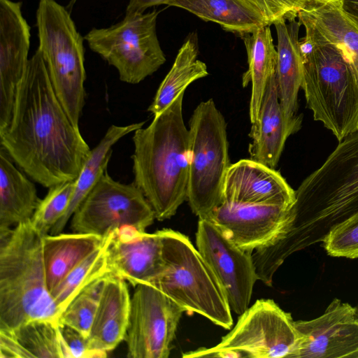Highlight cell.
Here are the masks:
<instances>
[{
  "mask_svg": "<svg viewBox=\"0 0 358 358\" xmlns=\"http://www.w3.org/2000/svg\"><path fill=\"white\" fill-rule=\"evenodd\" d=\"M2 147L29 178L50 188L79 176L91 149L66 112L38 48L17 87Z\"/></svg>",
  "mask_w": 358,
  "mask_h": 358,
  "instance_id": "1",
  "label": "cell"
},
{
  "mask_svg": "<svg viewBox=\"0 0 358 358\" xmlns=\"http://www.w3.org/2000/svg\"><path fill=\"white\" fill-rule=\"evenodd\" d=\"M358 213V129L340 141L322 165L295 190V201L271 244L281 260L322 242Z\"/></svg>",
  "mask_w": 358,
  "mask_h": 358,
  "instance_id": "2",
  "label": "cell"
},
{
  "mask_svg": "<svg viewBox=\"0 0 358 358\" xmlns=\"http://www.w3.org/2000/svg\"><path fill=\"white\" fill-rule=\"evenodd\" d=\"M184 94L133 136L134 182L159 221L173 216L187 199L189 133L182 115Z\"/></svg>",
  "mask_w": 358,
  "mask_h": 358,
  "instance_id": "3",
  "label": "cell"
},
{
  "mask_svg": "<svg viewBox=\"0 0 358 358\" xmlns=\"http://www.w3.org/2000/svg\"><path fill=\"white\" fill-rule=\"evenodd\" d=\"M43 238L30 220L0 231V330L61 313L46 283Z\"/></svg>",
  "mask_w": 358,
  "mask_h": 358,
  "instance_id": "4",
  "label": "cell"
},
{
  "mask_svg": "<svg viewBox=\"0 0 358 358\" xmlns=\"http://www.w3.org/2000/svg\"><path fill=\"white\" fill-rule=\"evenodd\" d=\"M305 31L311 48L302 56L301 88L314 120L340 142L358 129V80L337 47Z\"/></svg>",
  "mask_w": 358,
  "mask_h": 358,
  "instance_id": "5",
  "label": "cell"
},
{
  "mask_svg": "<svg viewBox=\"0 0 358 358\" xmlns=\"http://www.w3.org/2000/svg\"><path fill=\"white\" fill-rule=\"evenodd\" d=\"M163 266L150 284L185 312L199 314L226 329L233 325L231 310L217 277L185 235L159 230Z\"/></svg>",
  "mask_w": 358,
  "mask_h": 358,
  "instance_id": "6",
  "label": "cell"
},
{
  "mask_svg": "<svg viewBox=\"0 0 358 358\" xmlns=\"http://www.w3.org/2000/svg\"><path fill=\"white\" fill-rule=\"evenodd\" d=\"M38 49L55 93L73 124L85 101L84 38L69 10L55 0H39L36 14Z\"/></svg>",
  "mask_w": 358,
  "mask_h": 358,
  "instance_id": "7",
  "label": "cell"
},
{
  "mask_svg": "<svg viewBox=\"0 0 358 358\" xmlns=\"http://www.w3.org/2000/svg\"><path fill=\"white\" fill-rule=\"evenodd\" d=\"M189 166L187 201L199 219L222 203L229 166L227 122L213 99L201 102L189 122Z\"/></svg>",
  "mask_w": 358,
  "mask_h": 358,
  "instance_id": "8",
  "label": "cell"
},
{
  "mask_svg": "<svg viewBox=\"0 0 358 358\" xmlns=\"http://www.w3.org/2000/svg\"><path fill=\"white\" fill-rule=\"evenodd\" d=\"M300 336L290 313L273 299H258L240 315L234 328L210 348L185 352L183 357L295 358Z\"/></svg>",
  "mask_w": 358,
  "mask_h": 358,
  "instance_id": "9",
  "label": "cell"
},
{
  "mask_svg": "<svg viewBox=\"0 0 358 358\" xmlns=\"http://www.w3.org/2000/svg\"><path fill=\"white\" fill-rule=\"evenodd\" d=\"M159 12L125 14L107 28H94L85 36L90 48L114 66L122 82L138 84L166 62L157 35Z\"/></svg>",
  "mask_w": 358,
  "mask_h": 358,
  "instance_id": "10",
  "label": "cell"
},
{
  "mask_svg": "<svg viewBox=\"0 0 358 358\" xmlns=\"http://www.w3.org/2000/svg\"><path fill=\"white\" fill-rule=\"evenodd\" d=\"M155 219L136 184L116 181L106 170L73 214L71 227L73 232L106 237L127 228L145 231Z\"/></svg>",
  "mask_w": 358,
  "mask_h": 358,
  "instance_id": "11",
  "label": "cell"
},
{
  "mask_svg": "<svg viewBox=\"0 0 358 358\" xmlns=\"http://www.w3.org/2000/svg\"><path fill=\"white\" fill-rule=\"evenodd\" d=\"M135 287L124 338L127 357L168 358L185 310L150 284L139 283Z\"/></svg>",
  "mask_w": 358,
  "mask_h": 358,
  "instance_id": "12",
  "label": "cell"
},
{
  "mask_svg": "<svg viewBox=\"0 0 358 358\" xmlns=\"http://www.w3.org/2000/svg\"><path fill=\"white\" fill-rule=\"evenodd\" d=\"M196 245L222 287L231 311L243 313L258 280L252 252L236 245L210 219H199Z\"/></svg>",
  "mask_w": 358,
  "mask_h": 358,
  "instance_id": "13",
  "label": "cell"
},
{
  "mask_svg": "<svg viewBox=\"0 0 358 358\" xmlns=\"http://www.w3.org/2000/svg\"><path fill=\"white\" fill-rule=\"evenodd\" d=\"M294 325L300 336L295 358H350L358 350V305L335 298L322 315Z\"/></svg>",
  "mask_w": 358,
  "mask_h": 358,
  "instance_id": "14",
  "label": "cell"
},
{
  "mask_svg": "<svg viewBox=\"0 0 358 358\" xmlns=\"http://www.w3.org/2000/svg\"><path fill=\"white\" fill-rule=\"evenodd\" d=\"M21 2L0 0V131L9 124L29 60L30 27Z\"/></svg>",
  "mask_w": 358,
  "mask_h": 358,
  "instance_id": "15",
  "label": "cell"
},
{
  "mask_svg": "<svg viewBox=\"0 0 358 358\" xmlns=\"http://www.w3.org/2000/svg\"><path fill=\"white\" fill-rule=\"evenodd\" d=\"M289 208L278 205L223 201L208 219L236 245L252 252L273 240Z\"/></svg>",
  "mask_w": 358,
  "mask_h": 358,
  "instance_id": "16",
  "label": "cell"
},
{
  "mask_svg": "<svg viewBox=\"0 0 358 358\" xmlns=\"http://www.w3.org/2000/svg\"><path fill=\"white\" fill-rule=\"evenodd\" d=\"M108 268L111 275L136 286L149 283L163 266L160 233H146L133 228L110 234L107 249Z\"/></svg>",
  "mask_w": 358,
  "mask_h": 358,
  "instance_id": "17",
  "label": "cell"
},
{
  "mask_svg": "<svg viewBox=\"0 0 358 358\" xmlns=\"http://www.w3.org/2000/svg\"><path fill=\"white\" fill-rule=\"evenodd\" d=\"M295 190L280 172L252 159L231 164L224 183L222 202L278 205L290 208Z\"/></svg>",
  "mask_w": 358,
  "mask_h": 358,
  "instance_id": "18",
  "label": "cell"
},
{
  "mask_svg": "<svg viewBox=\"0 0 358 358\" xmlns=\"http://www.w3.org/2000/svg\"><path fill=\"white\" fill-rule=\"evenodd\" d=\"M278 38L276 82L278 94L285 119L296 133L302 116L298 112V94L301 87L303 58L299 38L301 26L296 19H281L273 24Z\"/></svg>",
  "mask_w": 358,
  "mask_h": 358,
  "instance_id": "19",
  "label": "cell"
},
{
  "mask_svg": "<svg viewBox=\"0 0 358 358\" xmlns=\"http://www.w3.org/2000/svg\"><path fill=\"white\" fill-rule=\"evenodd\" d=\"M130 310L126 280L108 275L88 337L90 348L98 357H106L125 338Z\"/></svg>",
  "mask_w": 358,
  "mask_h": 358,
  "instance_id": "20",
  "label": "cell"
},
{
  "mask_svg": "<svg viewBox=\"0 0 358 358\" xmlns=\"http://www.w3.org/2000/svg\"><path fill=\"white\" fill-rule=\"evenodd\" d=\"M297 18L305 29L342 52L358 80V25L344 10L342 0H308Z\"/></svg>",
  "mask_w": 358,
  "mask_h": 358,
  "instance_id": "21",
  "label": "cell"
},
{
  "mask_svg": "<svg viewBox=\"0 0 358 358\" xmlns=\"http://www.w3.org/2000/svg\"><path fill=\"white\" fill-rule=\"evenodd\" d=\"M294 131L287 123L280 103L275 73L266 86L257 120L252 124L250 159L275 169L285 142Z\"/></svg>",
  "mask_w": 358,
  "mask_h": 358,
  "instance_id": "22",
  "label": "cell"
},
{
  "mask_svg": "<svg viewBox=\"0 0 358 358\" xmlns=\"http://www.w3.org/2000/svg\"><path fill=\"white\" fill-rule=\"evenodd\" d=\"M1 358H70L59 322L36 320L0 330Z\"/></svg>",
  "mask_w": 358,
  "mask_h": 358,
  "instance_id": "23",
  "label": "cell"
},
{
  "mask_svg": "<svg viewBox=\"0 0 358 358\" xmlns=\"http://www.w3.org/2000/svg\"><path fill=\"white\" fill-rule=\"evenodd\" d=\"M0 149V231L29 220L40 201L34 183Z\"/></svg>",
  "mask_w": 358,
  "mask_h": 358,
  "instance_id": "24",
  "label": "cell"
},
{
  "mask_svg": "<svg viewBox=\"0 0 358 358\" xmlns=\"http://www.w3.org/2000/svg\"><path fill=\"white\" fill-rule=\"evenodd\" d=\"M106 238L78 232L43 236V262L46 283L50 294L64 277L102 245Z\"/></svg>",
  "mask_w": 358,
  "mask_h": 358,
  "instance_id": "25",
  "label": "cell"
},
{
  "mask_svg": "<svg viewBox=\"0 0 358 358\" xmlns=\"http://www.w3.org/2000/svg\"><path fill=\"white\" fill-rule=\"evenodd\" d=\"M248 56V70L242 77L245 87L251 83L249 106L250 122L258 118L263 96L271 77L275 73L277 50L273 43L270 26L261 27L243 37Z\"/></svg>",
  "mask_w": 358,
  "mask_h": 358,
  "instance_id": "26",
  "label": "cell"
},
{
  "mask_svg": "<svg viewBox=\"0 0 358 358\" xmlns=\"http://www.w3.org/2000/svg\"><path fill=\"white\" fill-rule=\"evenodd\" d=\"M168 6L185 9L241 37L269 26L262 15L243 0H173Z\"/></svg>",
  "mask_w": 358,
  "mask_h": 358,
  "instance_id": "27",
  "label": "cell"
},
{
  "mask_svg": "<svg viewBox=\"0 0 358 358\" xmlns=\"http://www.w3.org/2000/svg\"><path fill=\"white\" fill-rule=\"evenodd\" d=\"M145 122L125 126L111 125L99 143L90 150L83 169L76 179V186L69 206L64 216L55 224L50 234L62 233L66 223L85 199L101 176L107 170L112 148L122 138L143 127Z\"/></svg>",
  "mask_w": 358,
  "mask_h": 358,
  "instance_id": "28",
  "label": "cell"
},
{
  "mask_svg": "<svg viewBox=\"0 0 358 358\" xmlns=\"http://www.w3.org/2000/svg\"><path fill=\"white\" fill-rule=\"evenodd\" d=\"M199 45L192 34L179 49L174 62L159 85L148 111L157 116L165 110L187 87L208 75L206 64L197 59Z\"/></svg>",
  "mask_w": 358,
  "mask_h": 358,
  "instance_id": "29",
  "label": "cell"
},
{
  "mask_svg": "<svg viewBox=\"0 0 358 358\" xmlns=\"http://www.w3.org/2000/svg\"><path fill=\"white\" fill-rule=\"evenodd\" d=\"M110 234L102 245L76 265L52 291V297L61 314L87 286L110 274L107 263V249Z\"/></svg>",
  "mask_w": 358,
  "mask_h": 358,
  "instance_id": "30",
  "label": "cell"
},
{
  "mask_svg": "<svg viewBox=\"0 0 358 358\" xmlns=\"http://www.w3.org/2000/svg\"><path fill=\"white\" fill-rule=\"evenodd\" d=\"M107 275L92 282L70 302L60 315L59 324L71 327L89 337Z\"/></svg>",
  "mask_w": 358,
  "mask_h": 358,
  "instance_id": "31",
  "label": "cell"
},
{
  "mask_svg": "<svg viewBox=\"0 0 358 358\" xmlns=\"http://www.w3.org/2000/svg\"><path fill=\"white\" fill-rule=\"evenodd\" d=\"M76 180L48 188L30 219L34 228L43 236L48 235L66 212L73 197Z\"/></svg>",
  "mask_w": 358,
  "mask_h": 358,
  "instance_id": "32",
  "label": "cell"
},
{
  "mask_svg": "<svg viewBox=\"0 0 358 358\" xmlns=\"http://www.w3.org/2000/svg\"><path fill=\"white\" fill-rule=\"evenodd\" d=\"M322 243L331 257L358 258V213L332 229Z\"/></svg>",
  "mask_w": 358,
  "mask_h": 358,
  "instance_id": "33",
  "label": "cell"
},
{
  "mask_svg": "<svg viewBox=\"0 0 358 358\" xmlns=\"http://www.w3.org/2000/svg\"><path fill=\"white\" fill-rule=\"evenodd\" d=\"M262 15L270 26L276 21L292 20L308 0H243Z\"/></svg>",
  "mask_w": 358,
  "mask_h": 358,
  "instance_id": "34",
  "label": "cell"
},
{
  "mask_svg": "<svg viewBox=\"0 0 358 358\" xmlns=\"http://www.w3.org/2000/svg\"><path fill=\"white\" fill-rule=\"evenodd\" d=\"M59 327L70 358L98 357L97 355L90 350L87 337L67 325L59 324Z\"/></svg>",
  "mask_w": 358,
  "mask_h": 358,
  "instance_id": "35",
  "label": "cell"
},
{
  "mask_svg": "<svg viewBox=\"0 0 358 358\" xmlns=\"http://www.w3.org/2000/svg\"><path fill=\"white\" fill-rule=\"evenodd\" d=\"M173 0H129L126 14L143 13L152 6L168 5Z\"/></svg>",
  "mask_w": 358,
  "mask_h": 358,
  "instance_id": "36",
  "label": "cell"
},
{
  "mask_svg": "<svg viewBox=\"0 0 358 358\" xmlns=\"http://www.w3.org/2000/svg\"><path fill=\"white\" fill-rule=\"evenodd\" d=\"M342 6L358 25V0H342Z\"/></svg>",
  "mask_w": 358,
  "mask_h": 358,
  "instance_id": "37",
  "label": "cell"
},
{
  "mask_svg": "<svg viewBox=\"0 0 358 358\" xmlns=\"http://www.w3.org/2000/svg\"><path fill=\"white\" fill-rule=\"evenodd\" d=\"M76 1H77V0H70V3L69 4V6H70V7L73 6Z\"/></svg>",
  "mask_w": 358,
  "mask_h": 358,
  "instance_id": "38",
  "label": "cell"
},
{
  "mask_svg": "<svg viewBox=\"0 0 358 358\" xmlns=\"http://www.w3.org/2000/svg\"><path fill=\"white\" fill-rule=\"evenodd\" d=\"M350 358H358V350L355 352L351 357Z\"/></svg>",
  "mask_w": 358,
  "mask_h": 358,
  "instance_id": "39",
  "label": "cell"
}]
</instances>
